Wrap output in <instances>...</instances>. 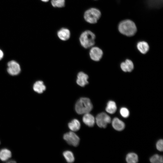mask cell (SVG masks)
<instances>
[{"mask_svg": "<svg viewBox=\"0 0 163 163\" xmlns=\"http://www.w3.org/2000/svg\"><path fill=\"white\" fill-rule=\"evenodd\" d=\"M95 121L97 125L100 128H105L107 124L111 122L110 117L106 113L102 112L96 117Z\"/></svg>", "mask_w": 163, "mask_h": 163, "instance_id": "5", "label": "cell"}, {"mask_svg": "<svg viewBox=\"0 0 163 163\" xmlns=\"http://www.w3.org/2000/svg\"><path fill=\"white\" fill-rule=\"evenodd\" d=\"M88 75L82 72L78 73L76 80L77 84L81 87H84L88 83Z\"/></svg>", "mask_w": 163, "mask_h": 163, "instance_id": "9", "label": "cell"}, {"mask_svg": "<svg viewBox=\"0 0 163 163\" xmlns=\"http://www.w3.org/2000/svg\"><path fill=\"white\" fill-rule=\"evenodd\" d=\"M7 72L10 75L15 76L19 74L21 71L19 64L14 60L9 61L7 64Z\"/></svg>", "mask_w": 163, "mask_h": 163, "instance_id": "6", "label": "cell"}, {"mask_svg": "<svg viewBox=\"0 0 163 163\" xmlns=\"http://www.w3.org/2000/svg\"><path fill=\"white\" fill-rule=\"evenodd\" d=\"M150 161L152 163H162L163 162V157L158 154H155L150 158Z\"/></svg>", "mask_w": 163, "mask_h": 163, "instance_id": "22", "label": "cell"}, {"mask_svg": "<svg viewBox=\"0 0 163 163\" xmlns=\"http://www.w3.org/2000/svg\"><path fill=\"white\" fill-rule=\"evenodd\" d=\"M126 159L128 163H135L138 161V157L136 153H130L127 155Z\"/></svg>", "mask_w": 163, "mask_h": 163, "instance_id": "19", "label": "cell"}, {"mask_svg": "<svg viewBox=\"0 0 163 163\" xmlns=\"http://www.w3.org/2000/svg\"><path fill=\"white\" fill-rule=\"evenodd\" d=\"M4 53L3 51L0 49V60H1L3 57Z\"/></svg>", "mask_w": 163, "mask_h": 163, "instance_id": "25", "label": "cell"}, {"mask_svg": "<svg viewBox=\"0 0 163 163\" xmlns=\"http://www.w3.org/2000/svg\"><path fill=\"white\" fill-rule=\"evenodd\" d=\"M101 16V12L98 8L92 7L86 10L84 14V18L86 21L90 24L97 23Z\"/></svg>", "mask_w": 163, "mask_h": 163, "instance_id": "4", "label": "cell"}, {"mask_svg": "<svg viewBox=\"0 0 163 163\" xmlns=\"http://www.w3.org/2000/svg\"><path fill=\"white\" fill-rule=\"evenodd\" d=\"M33 88L34 91L40 94L42 93L46 88L43 81L40 80L36 81L34 84Z\"/></svg>", "mask_w": 163, "mask_h": 163, "instance_id": "13", "label": "cell"}, {"mask_svg": "<svg viewBox=\"0 0 163 163\" xmlns=\"http://www.w3.org/2000/svg\"><path fill=\"white\" fill-rule=\"evenodd\" d=\"M51 3L52 6L54 7L61 8L64 7L65 4V0H51Z\"/></svg>", "mask_w": 163, "mask_h": 163, "instance_id": "21", "label": "cell"}, {"mask_svg": "<svg viewBox=\"0 0 163 163\" xmlns=\"http://www.w3.org/2000/svg\"><path fill=\"white\" fill-rule=\"evenodd\" d=\"M63 139L71 145L77 146L79 144L80 139L79 137L72 132H70L65 134Z\"/></svg>", "mask_w": 163, "mask_h": 163, "instance_id": "7", "label": "cell"}, {"mask_svg": "<svg viewBox=\"0 0 163 163\" xmlns=\"http://www.w3.org/2000/svg\"><path fill=\"white\" fill-rule=\"evenodd\" d=\"M163 141L162 139H159L156 144L157 149L160 151H162L163 149Z\"/></svg>", "mask_w": 163, "mask_h": 163, "instance_id": "24", "label": "cell"}, {"mask_svg": "<svg viewBox=\"0 0 163 163\" xmlns=\"http://www.w3.org/2000/svg\"><path fill=\"white\" fill-rule=\"evenodd\" d=\"M58 38L62 41H66L69 39L71 33L69 30L66 28H62L57 32Z\"/></svg>", "mask_w": 163, "mask_h": 163, "instance_id": "10", "label": "cell"}, {"mask_svg": "<svg viewBox=\"0 0 163 163\" xmlns=\"http://www.w3.org/2000/svg\"><path fill=\"white\" fill-rule=\"evenodd\" d=\"M82 120L85 124L90 127L93 126L95 122L94 117L89 113L84 114L82 118Z\"/></svg>", "mask_w": 163, "mask_h": 163, "instance_id": "12", "label": "cell"}, {"mask_svg": "<svg viewBox=\"0 0 163 163\" xmlns=\"http://www.w3.org/2000/svg\"><path fill=\"white\" fill-rule=\"evenodd\" d=\"M112 123L114 129L117 131L123 130L125 127L124 122L117 117L114 118L113 119Z\"/></svg>", "mask_w": 163, "mask_h": 163, "instance_id": "15", "label": "cell"}, {"mask_svg": "<svg viewBox=\"0 0 163 163\" xmlns=\"http://www.w3.org/2000/svg\"></svg>", "mask_w": 163, "mask_h": 163, "instance_id": "29", "label": "cell"}, {"mask_svg": "<svg viewBox=\"0 0 163 163\" xmlns=\"http://www.w3.org/2000/svg\"><path fill=\"white\" fill-rule=\"evenodd\" d=\"M120 66L122 70L125 72H131L134 67L132 61L129 59H126L125 62H122Z\"/></svg>", "mask_w": 163, "mask_h": 163, "instance_id": "11", "label": "cell"}, {"mask_svg": "<svg viewBox=\"0 0 163 163\" xmlns=\"http://www.w3.org/2000/svg\"><path fill=\"white\" fill-rule=\"evenodd\" d=\"M11 151L6 148H3L0 150V159L2 161H7L11 157Z\"/></svg>", "mask_w": 163, "mask_h": 163, "instance_id": "16", "label": "cell"}, {"mask_svg": "<svg viewBox=\"0 0 163 163\" xmlns=\"http://www.w3.org/2000/svg\"><path fill=\"white\" fill-rule=\"evenodd\" d=\"M117 28L120 34L128 37L134 36L138 30L135 23L129 19H126L120 21L118 24Z\"/></svg>", "mask_w": 163, "mask_h": 163, "instance_id": "1", "label": "cell"}, {"mask_svg": "<svg viewBox=\"0 0 163 163\" xmlns=\"http://www.w3.org/2000/svg\"><path fill=\"white\" fill-rule=\"evenodd\" d=\"M121 115L123 117L127 118L129 117V110L125 107H122L120 110Z\"/></svg>", "mask_w": 163, "mask_h": 163, "instance_id": "23", "label": "cell"}, {"mask_svg": "<svg viewBox=\"0 0 163 163\" xmlns=\"http://www.w3.org/2000/svg\"><path fill=\"white\" fill-rule=\"evenodd\" d=\"M42 1L44 2H48L50 0H41Z\"/></svg>", "mask_w": 163, "mask_h": 163, "instance_id": "27", "label": "cell"}, {"mask_svg": "<svg viewBox=\"0 0 163 163\" xmlns=\"http://www.w3.org/2000/svg\"><path fill=\"white\" fill-rule=\"evenodd\" d=\"M136 46L139 51L143 54L146 53L148 51L149 48L147 42L143 40L138 42Z\"/></svg>", "mask_w": 163, "mask_h": 163, "instance_id": "14", "label": "cell"}, {"mask_svg": "<svg viewBox=\"0 0 163 163\" xmlns=\"http://www.w3.org/2000/svg\"><path fill=\"white\" fill-rule=\"evenodd\" d=\"M105 109L106 111L109 113H114L117 109V107L115 102L112 101H109L107 103Z\"/></svg>", "mask_w": 163, "mask_h": 163, "instance_id": "18", "label": "cell"}, {"mask_svg": "<svg viewBox=\"0 0 163 163\" xmlns=\"http://www.w3.org/2000/svg\"><path fill=\"white\" fill-rule=\"evenodd\" d=\"M92 108L93 105L90 100L85 97L80 98L76 102L75 106V110L79 114L89 113Z\"/></svg>", "mask_w": 163, "mask_h": 163, "instance_id": "2", "label": "cell"}, {"mask_svg": "<svg viewBox=\"0 0 163 163\" xmlns=\"http://www.w3.org/2000/svg\"></svg>", "mask_w": 163, "mask_h": 163, "instance_id": "28", "label": "cell"}, {"mask_svg": "<svg viewBox=\"0 0 163 163\" xmlns=\"http://www.w3.org/2000/svg\"><path fill=\"white\" fill-rule=\"evenodd\" d=\"M89 54L90 57L92 60L95 61H98L102 58L103 52L99 47L93 46L91 47Z\"/></svg>", "mask_w": 163, "mask_h": 163, "instance_id": "8", "label": "cell"}, {"mask_svg": "<svg viewBox=\"0 0 163 163\" xmlns=\"http://www.w3.org/2000/svg\"><path fill=\"white\" fill-rule=\"evenodd\" d=\"M7 161V162L10 163H15V162H16V161L15 160H10L9 159Z\"/></svg>", "mask_w": 163, "mask_h": 163, "instance_id": "26", "label": "cell"}, {"mask_svg": "<svg viewBox=\"0 0 163 163\" xmlns=\"http://www.w3.org/2000/svg\"><path fill=\"white\" fill-rule=\"evenodd\" d=\"M96 36L92 31L87 30L81 34L79 40L81 45L85 49L92 47L95 43Z\"/></svg>", "mask_w": 163, "mask_h": 163, "instance_id": "3", "label": "cell"}, {"mask_svg": "<svg viewBox=\"0 0 163 163\" xmlns=\"http://www.w3.org/2000/svg\"><path fill=\"white\" fill-rule=\"evenodd\" d=\"M69 128L73 131H76L79 129L81 124L79 121L76 119L72 120L68 124Z\"/></svg>", "mask_w": 163, "mask_h": 163, "instance_id": "17", "label": "cell"}, {"mask_svg": "<svg viewBox=\"0 0 163 163\" xmlns=\"http://www.w3.org/2000/svg\"><path fill=\"white\" fill-rule=\"evenodd\" d=\"M63 155L68 162L71 163L74 161L75 160L74 156L71 151H65L63 152Z\"/></svg>", "mask_w": 163, "mask_h": 163, "instance_id": "20", "label": "cell"}]
</instances>
